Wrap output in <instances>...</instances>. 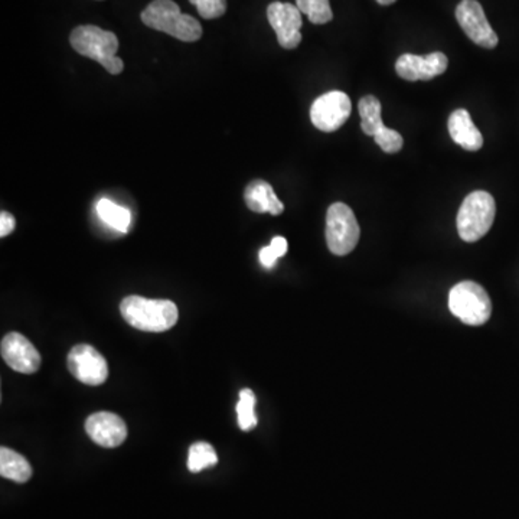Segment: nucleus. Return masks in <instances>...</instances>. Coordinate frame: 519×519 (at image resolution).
Segmentation results:
<instances>
[{
	"instance_id": "nucleus-17",
	"label": "nucleus",
	"mask_w": 519,
	"mask_h": 519,
	"mask_svg": "<svg viewBox=\"0 0 519 519\" xmlns=\"http://www.w3.org/2000/svg\"><path fill=\"white\" fill-rule=\"evenodd\" d=\"M359 116H361V129L368 136H376L379 130H383V107L374 95H365L359 100Z\"/></svg>"
},
{
	"instance_id": "nucleus-12",
	"label": "nucleus",
	"mask_w": 519,
	"mask_h": 519,
	"mask_svg": "<svg viewBox=\"0 0 519 519\" xmlns=\"http://www.w3.org/2000/svg\"><path fill=\"white\" fill-rule=\"evenodd\" d=\"M2 358L14 371L34 374L41 367V355L36 348L18 332L7 334L2 339Z\"/></svg>"
},
{
	"instance_id": "nucleus-26",
	"label": "nucleus",
	"mask_w": 519,
	"mask_h": 519,
	"mask_svg": "<svg viewBox=\"0 0 519 519\" xmlns=\"http://www.w3.org/2000/svg\"><path fill=\"white\" fill-rule=\"evenodd\" d=\"M377 2L383 6H388V5H393L396 0H377Z\"/></svg>"
},
{
	"instance_id": "nucleus-23",
	"label": "nucleus",
	"mask_w": 519,
	"mask_h": 519,
	"mask_svg": "<svg viewBox=\"0 0 519 519\" xmlns=\"http://www.w3.org/2000/svg\"><path fill=\"white\" fill-rule=\"evenodd\" d=\"M374 141L386 153H397L403 148V136L397 130L384 127L374 136Z\"/></svg>"
},
{
	"instance_id": "nucleus-11",
	"label": "nucleus",
	"mask_w": 519,
	"mask_h": 519,
	"mask_svg": "<svg viewBox=\"0 0 519 519\" xmlns=\"http://www.w3.org/2000/svg\"><path fill=\"white\" fill-rule=\"evenodd\" d=\"M449 61L443 53L426 56L404 54L396 63L397 74L406 81H428L439 77L447 70Z\"/></svg>"
},
{
	"instance_id": "nucleus-6",
	"label": "nucleus",
	"mask_w": 519,
	"mask_h": 519,
	"mask_svg": "<svg viewBox=\"0 0 519 519\" xmlns=\"http://www.w3.org/2000/svg\"><path fill=\"white\" fill-rule=\"evenodd\" d=\"M325 234L330 253L335 256H347L352 253L361 235L354 211L342 202L330 205L327 214Z\"/></svg>"
},
{
	"instance_id": "nucleus-1",
	"label": "nucleus",
	"mask_w": 519,
	"mask_h": 519,
	"mask_svg": "<svg viewBox=\"0 0 519 519\" xmlns=\"http://www.w3.org/2000/svg\"><path fill=\"white\" fill-rule=\"evenodd\" d=\"M120 312L130 327L143 332H165L175 327L180 312L171 300H152L127 296L120 303Z\"/></svg>"
},
{
	"instance_id": "nucleus-14",
	"label": "nucleus",
	"mask_w": 519,
	"mask_h": 519,
	"mask_svg": "<svg viewBox=\"0 0 519 519\" xmlns=\"http://www.w3.org/2000/svg\"><path fill=\"white\" fill-rule=\"evenodd\" d=\"M247 207L257 214L280 215L285 211V204L279 200L273 186L266 181H253L244 191Z\"/></svg>"
},
{
	"instance_id": "nucleus-7",
	"label": "nucleus",
	"mask_w": 519,
	"mask_h": 519,
	"mask_svg": "<svg viewBox=\"0 0 519 519\" xmlns=\"http://www.w3.org/2000/svg\"><path fill=\"white\" fill-rule=\"evenodd\" d=\"M351 110V99L345 93L329 92L315 100L310 109V120L316 129L332 133L347 123Z\"/></svg>"
},
{
	"instance_id": "nucleus-22",
	"label": "nucleus",
	"mask_w": 519,
	"mask_h": 519,
	"mask_svg": "<svg viewBox=\"0 0 519 519\" xmlns=\"http://www.w3.org/2000/svg\"><path fill=\"white\" fill-rule=\"evenodd\" d=\"M288 253V241L283 237H274L270 246L260 250V261L266 269H271L280 257Z\"/></svg>"
},
{
	"instance_id": "nucleus-21",
	"label": "nucleus",
	"mask_w": 519,
	"mask_h": 519,
	"mask_svg": "<svg viewBox=\"0 0 519 519\" xmlns=\"http://www.w3.org/2000/svg\"><path fill=\"white\" fill-rule=\"evenodd\" d=\"M296 6L315 25H323L334 18L329 0H296Z\"/></svg>"
},
{
	"instance_id": "nucleus-19",
	"label": "nucleus",
	"mask_w": 519,
	"mask_h": 519,
	"mask_svg": "<svg viewBox=\"0 0 519 519\" xmlns=\"http://www.w3.org/2000/svg\"><path fill=\"white\" fill-rule=\"evenodd\" d=\"M218 464L217 453L210 443H193L188 455V469L192 474H198L201 470L215 466Z\"/></svg>"
},
{
	"instance_id": "nucleus-3",
	"label": "nucleus",
	"mask_w": 519,
	"mask_h": 519,
	"mask_svg": "<svg viewBox=\"0 0 519 519\" xmlns=\"http://www.w3.org/2000/svg\"><path fill=\"white\" fill-rule=\"evenodd\" d=\"M142 22L155 31L165 32L182 43H195L202 36V26L191 15L181 12L173 0H153L143 12Z\"/></svg>"
},
{
	"instance_id": "nucleus-5",
	"label": "nucleus",
	"mask_w": 519,
	"mask_h": 519,
	"mask_svg": "<svg viewBox=\"0 0 519 519\" xmlns=\"http://www.w3.org/2000/svg\"><path fill=\"white\" fill-rule=\"evenodd\" d=\"M449 308L453 315L470 327H481L492 315L491 298L475 281H462L450 290Z\"/></svg>"
},
{
	"instance_id": "nucleus-16",
	"label": "nucleus",
	"mask_w": 519,
	"mask_h": 519,
	"mask_svg": "<svg viewBox=\"0 0 519 519\" xmlns=\"http://www.w3.org/2000/svg\"><path fill=\"white\" fill-rule=\"evenodd\" d=\"M0 475L18 484H25L31 479L32 467L28 460L18 452L2 447L0 449Z\"/></svg>"
},
{
	"instance_id": "nucleus-15",
	"label": "nucleus",
	"mask_w": 519,
	"mask_h": 519,
	"mask_svg": "<svg viewBox=\"0 0 519 519\" xmlns=\"http://www.w3.org/2000/svg\"><path fill=\"white\" fill-rule=\"evenodd\" d=\"M449 133L453 142L459 144L465 151L476 152L484 146V137L475 126L467 110L459 109L450 114Z\"/></svg>"
},
{
	"instance_id": "nucleus-4",
	"label": "nucleus",
	"mask_w": 519,
	"mask_h": 519,
	"mask_svg": "<svg viewBox=\"0 0 519 519\" xmlns=\"http://www.w3.org/2000/svg\"><path fill=\"white\" fill-rule=\"evenodd\" d=\"M496 215V204L491 193L475 191L465 198L457 212L456 225L460 239L466 242L479 241L488 234Z\"/></svg>"
},
{
	"instance_id": "nucleus-18",
	"label": "nucleus",
	"mask_w": 519,
	"mask_h": 519,
	"mask_svg": "<svg viewBox=\"0 0 519 519\" xmlns=\"http://www.w3.org/2000/svg\"><path fill=\"white\" fill-rule=\"evenodd\" d=\"M97 214L102 218V221L117 230L119 232H127L132 224V214L124 207H120L112 200L103 198L97 202Z\"/></svg>"
},
{
	"instance_id": "nucleus-13",
	"label": "nucleus",
	"mask_w": 519,
	"mask_h": 519,
	"mask_svg": "<svg viewBox=\"0 0 519 519\" xmlns=\"http://www.w3.org/2000/svg\"><path fill=\"white\" fill-rule=\"evenodd\" d=\"M85 432L97 445L113 449L123 445L127 437V426L123 418L114 413H95L85 421Z\"/></svg>"
},
{
	"instance_id": "nucleus-20",
	"label": "nucleus",
	"mask_w": 519,
	"mask_h": 519,
	"mask_svg": "<svg viewBox=\"0 0 519 519\" xmlns=\"http://www.w3.org/2000/svg\"><path fill=\"white\" fill-rule=\"evenodd\" d=\"M237 416L242 432H250L257 426L256 396L251 389H241L239 404H237Z\"/></svg>"
},
{
	"instance_id": "nucleus-2",
	"label": "nucleus",
	"mask_w": 519,
	"mask_h": 519,
	"mask_svg": "<svg viewBox=\"0 0 519 519\" xmlns=\"http://www.w3.org/2000/svg\"><path fill=\"white\" fill-rule=\"evenodd\" d=\"M70 43L75 53L102 64L110 74L123 73L124 63L116 55L119 39L113 32L94 25L78 26L71 32Z\"/></svg>"
},
{
	"instance_id": "nucleus-8",
	"label": "nucleus",
	"mask_w": 519,
	"mask_h": 519,
	"mask_svg": "<svg viewBox=\"0 0 519 519\" xmlns=\"http://www.w3.org/2000/svg\"><path fill=\"white\" fill-rule=\"evenodd\" d=\"M68 369L80 383L102 386L109 377V365L104 357L90 345H77L68 354Z\"/></svg>"
},
{
	"instance_id": "nucleus-9",
	"label": "nucleus",
	"mask_w": 519,
	"mask_h": 519,
	"mask_svg": "<svg viewBox=\"0 0 519 519\" xmlns=\"http://www.w3.org/2000/svg\"><path fill=\"white\" fill-rule=\"evenodd\" d=\"M456 19L460 28L476 45L488 50L498 45V35L489 25L484 7L477 0H462L456 7Z\"/></svg>"
},
{
	"instance_id": "nucleus-25",
	"label": "nucleus",
	"mask_w": 519,
	"mask_h": 519,
	"mask_svg": "<svg viewBox=\"0 0 519 519\" xmlns=\"http://www.w3.org/2000/svg\"><path fill=\"white\" fill-rule=\"evenodd\" d=\"M15 227H16V221H15L14 215L7 211H2V214H0V237L5 239L7 235L12 234Z\"/></svg>"
},
{
	"instance_id": "nucleus-24",
	"label": "nucleus",
	"mask_w": 519,
	"mask_h": 519,
	"mask_svg": "<svg viewBox=\"0 0 519 519\" xmlns=\"http://www.w3.org/2000/svg\"><path fill=\"white\" fill-rule=\"evenodd\" d=\"M204 19L221 18L227 11V0H190Z\"/></svg>"
},
{
	"instance_id": "nucleus-10",
	"label": "nucleus",
	"mask_w": 519,
	"mask_h": 519,
	"mask_svg": "<svg viewBox=\"0 0 519 519\" xmlns=\"http://www.w3.org/2000/svg\"><path fill=\"white\" fill-rule=\"evenodd\" d=\"M267 18L276 31L279 44L285 50H295L302 43V12L299 7L283 2H273L267 7Z\"/></svg>"
}]
</instances>
